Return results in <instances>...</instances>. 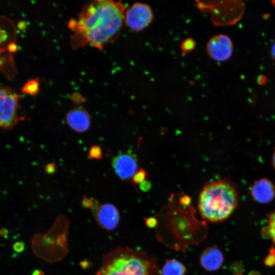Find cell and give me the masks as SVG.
I'll use <instances>...</instances> for the list:
<instances>
[{"label": "cell", "mask_w": 275, "mask_h": 275, "mask_svg": "<svg viewBox=\"0 0 275 275\" xmlns=\"http://www.w3.org/2000/svg\"><path fill=\"white\" fill-rule=\"evenodd\" d=\"M125 6L119 2L97 0L86 4L68 27L74 47L86 45L101 50L119 34L124 21Z\"/></svg>", "instance_id": "6da1fadb"}, {"label": "cell", "mask_w": 275, "mask_h": 275, "mask_svg": "<svg viewBox=\"0 0 275 275\" xmlns=\"http://www.w3.org/2000/svg\"><path fill=\"white\" fill-rule=\"evenodd\" d=\"M238 203V194L234 184L226 179L207 183L198 199V209L203 219L212 223L227 219Z\"/></svg>", "instance_id": "7a4b0ae2"}, {"label": "cell", "mask_w": 275, "mask_h": 275, "mask_svg": "<svg viewBox=\"0 0 275 275\" xmlns=\"http://www.w3.org/2000/svg\"><path fill=\"white\" fill-rule=\"evenodd\" d=\"M154 257L128 246H120L104 255L96 275H158Z\"/></svg>", "instance_id": "3957f363"}, {"label": "cell", "mask_w": 275, "mask_h": 275, "mask_svg": "<svg viewBox=\"0 0 275 275\" xmlns=\"http://www.w3.org/2000/svg\"><path fill=\"white\" fill-rule=\"evenodd\" d=\"M20 97L10 89L0 87V128L10 129L19 121Z\"/></svg>", "instance_id": "277c9868"}, {"label": "cell", "mask_w": 275, "mask_h": 275, "mask_svg": "<svg viewBox=\"0 0 275 275\" xmlns=\"http://www.w3.org/2000/svg\"><path fill=\"white\" fill-rule=\"evenodd\" d=\"M197 2L199 8L210 14L212 21L217 25H227L234 22L229 16L234 18V8L239 5L234 4L235 2L233 4H230L231 2H229V4L217 1Z\"/></svg>", "instance_id": "5b68a950"}, {"label": "cell", "mask_w": 275, "mask_h": 275, "mask_svg": "<svg viewBox=\"0 0 275 275\" xmlns=\"http://www.w3.org/2000/svg\"><path fill=\"white\" fill-rule=\"evenodd\" d=\"M153 17L148 5L135 3L125 11L124 22L130 30L138 32L146 28L152 21Z\"/></svg>", "instance_id": "8992f818"}, {"label": "cell", "mask_w": 275, "mask_h": 275, "mask_svg": "<svg viewBox=\"0 0 275 275\" xmlns=\"http://www.w3.org/2000/svg\"><path fill=\"white\" fill-rule=\"evenodd\" d=\"M233 43L229 37L218 34L211 37L206 45L209 57L213 60L223 62L229 59L233 52Z\"/></svg>", "instance_id": "52a82bcc"}, {"label": "cell", "mask_w": 275, "mask_h": 275, "mask_svg": "<svg viewBox=\"0 0 275 275\" xmlns=\"http://www.w3.org/2000/svg\"><path fill=\"white\" fill-rule=\"evenodd\" d=\"M112 166L116 174L122 180L130 179L138 171L136 158L128 153L115 157L112 160Z\"/></svg>", "instance_id": "ba28073f"}, {"label": "cell", "mask_w": 275, "mask_h": 275, "mask_svg": "<svg viewBox=\"0 0 275 275\" xmlns=\"http://www.w3.org/2000/svg\"><path fill=\"white\" fill-rule=\"evenodd\" d=\"M95 217L97 223L101 228L112 231L118 226L120 214L117 208L114 205L105 203L96 209Z\"/></svg>", "instance_id": "9c48e42d"}, {"label": "cell", "mask_w": 275, "mask_h": 275, "mask_svg": "<svg viewBox=\"0 0 275 275\" xmlns=\"http://www.w3.org/2000/svg\"><path fill=\"white\" fill-rule=\"evenodd\" d=\"M250 193L255 201L261 204H267L275 197V186L269 180L262 178L254 182L251 187Z\"/></svg>", "instance_id": "30bf717a"}, {"label": "cell", "mask_w": 275, "mask_h": 275, "mask_svg": "<svg viewBox=\"0 0 275 275\" xmlns=\"http://www.w3.org/2000/svg\"><path fill=\"white\" fill-rule=\"evenodd\" d=\"M66 121L71 129L78 132L87 131L91 125V117L82 107H75L70 110L67 114Z\"/></svg>", "instance_id": "8fae6325"}, {"label": "cell", "mask_w": 275, "mask_h": 275, "mask_svg": "<svg viewBox=\"0 0 275 275\" xmlns=\"http://www.w3.org/2000/svg\"><path fill=\"white\" fill-rule=\"evenodd\" d=\"M224 261L222 251L217 248L210 246L206 248L201 253L199 262L203 268L208 271L219 269Z\"/></svg>", "instance_id": "7c38bea8"}, {"label": "cell", "mask_w": 275, "mask_h": 275, "mask_svg": "<svg viewBox=\"0 0 275 275\" xmlns=\"http://www.w3.org/2000/svg\"><path fill=\"white\" fill-rule=\"evenodd\" d=\"M186 267L180 261L175 259L166 260L160 271V275H184Z\"/></svg>", "instance_id": "4fadbf2b"}, {"label": "cell", "mask_w": 275, "mask_h": 275, "mask_svg": "<svg viewBox=\"0 0 275 275\" xmlns=\"http://www.w3.org/2000/svg\"><path fill=\"white\" fill-rule=\"evenodd\" d=\"M39 90V81L37 79H32L28 81L22 88L23 93L35 96Z\"/></svg>", "instance_id": "5bb4252c"}, {"label": "cell", "mask_w": 275, "mask_h": 275, "mask_svg": "<svg viewBox=\"0 0 275 275\" xmlns=\"http://www.w3.org/2000/svg\"><path fill=\"white\" fill-rule=\"evenodd\" d=\"M267 227L268 236H270L275 244V211L271 212L267 217Z\"/></svg>", "instance_id": "9a60e30c"}, {"label": "cell", "mask_w": 275, "mask_h": 275, "mask_svg": "<svg viewBox=\"0 0 275 275\" xmlns=\"http://www.w3.org/2000/svg\"><path fill=\"white\" fill-rule=\"evenodd\" d=\"M89 155L91 159H100L102 157L101 147L98 145L92 146L89 151Z\"/></svg>", "instance_id": "2e32d148"}, {"label": "cell", "mask_w": 275, "mask_h": 275, "mask_svg": "<svg viewBox=\"0 0 275 275\" xmlns=\"http://www.w3.org/2000/svg\"><path fill=\"white\" fill-rule=\"evenodd\" d=\"M264 264L269 267L275 265V249L273 248L269 250V254L264 260Z\"/></svg>", "instance_id": "e0dca14e"}, {"label": "cell", "mask_w": 275, "mask_h": 275, "mask_svg": "<svg viewBox=\"0 0 275 275\" xmlns=\"http://www.w3.org/2000/svg\"><path fill=\"white\" fill-rule=\"evenodd\" d=\"M146 177V172L142 169L136 171L132 177V181L138 184H141L145 181Z\"/></svg>", "instance_id": "ac0fdd59"}, {"label": "cell", "mask_w": 275, "mask_h": 275, "mask_svg": "<svg viewBox=\"0 0 275 275\" xmlns=\"http://www.w3.org/2000/svg\"><path fill=\"white\" fill-rule=\"evenodd\" d=\"M195 46L194 41L191 38H187L182 42L181 49L184 52H188L193 50Z\"/></svg>", "instance_id": "d6986e66"}, {"label": "cell", "mask_w": 275, "mask_h": 275, "mask_svg": "<svg viewBox=\"0 0 275 275\" xmlns=\"http://www.w3.org/2000/svg\"><path fill=\"white\" fill-rule=\"evenodd\" d=\"M94 205V201L91 198L84 196L82 200V206L85 208H92Z\"/></svg>", "instance_id": "ffe728a7"}, {"label": "cell", "mask_w": 275, "mask_h": 275, "mask_svg": "<svg viewBox=\"0 0 275 275\" xmlns=\"http://www.w3.org/2000/svg\"><path fill=\"white\" fill-rule=\"evenodd\" d=\"M25 248L24 243L21 241H17L14 243L13 249L17 253H21Z\"/></svg>", "instance_id": "44dd1931"}, {"label": "cell", "mask_w": 275, "mask_h": 275, "mask_svg": "<svg viewBox=\"0 0 275 275\" xmlns=\"http://www.w3.org/2000/svg\"><path fill=\"white\" fill-rule=\"evenodd\" d=\"M45 171L48 174H52L56 171L55 164L53 163H50L46 165L45 167Z\"/></svg>", "instance_id": "7402d4cb"}, {"label": "cell", "mask_w": 275, "mask_h": 275, "mask_svg": "<svg viewBox=\"0 0 275 275\" xmlns=\"http://www.w3.org/2000/svg\"><path fill=\"white\" fill-rule=\"evenodd\" d=\"M271 55L272 58L275 60V41L271 46Z\"/></svg>", "instance_id": "603a6c76"}, {"label": "cell", "mask_w": 275, "mask_h": 275, "mask_svg": "<svg viewBox=\"0 0 275 275\" xmlns=\"http://www.w3.org/2000/svg\"><path fill=\"white\" fill-rule=\"evenodd\" d=\"M8 232L5 229L2 228L0 230V234L2 236H6L7 235Z\"/></svg>", "instance_id": "cb8c5ba5"}, {"label": "cell", "mask_w": 275, "mask_h": 275, "mask_svg": "<svg viewBox=\"0 0 275 275\" xmlns=\"http://www.w3.org/2000/svg\"><path fill=\"white\" fill-rule=\"evenodd\" d=\"M32 275H44V273L41 270L37 269L34 271Z\"/></svg>", "instance_id": "d4e9b609"}, {"label": "cell", "mask_w": 275, "mask_h": 275, "mask_svg": "<svg viewBox=\"0 0 275 275\" xmlns=\"http://www.w3.org/2000/svg\"><path fill=\"white\" fill-rule=\"evenodd\" d=\"M272 161V164L275 168V150L273 153Z\"/></svg>", "instance_id": "484cf974"}, {"label": "cell", "mask_w": 275, "mask_h": 275, "mask_svg": "<svg viewBox=\"0 0 275 275\" xmlns=\"http://www.w3.org/2000/svg\"><path fill=\"white\" fill-rule=\"evenodd\" d=\"M250 275H259V273L256 272H251Z\"/></svg>", "instance_id": "4316f807"}, {"label": "cell", "mask_w": 275, "mask_h": 275, "mask_svg": "<svg viewBox=\"0 0 275 275\" xmlns=\"http://www.w3.org/2000/svg\"><path fill=\"white\" fill-rule=\"evenodd\" d=\"M272 2L273 5H274V6H275V1H272Z\"/></svg>", "instance_id": "83f0119b"}, {"label": "cell", "mask_w": 275, "mask_h": 275, "mask_svg": "<svg viewBox=\"0 0 275 275\" xmlns=\"http://www.w3.org/2000/svg\"><path fill=\"white\" fill-rule=\"evenodd\" d=\"M236 275H241V274H236Z\"/></svg>", "instance_id": "f1b7e54d"}]
</instances>
